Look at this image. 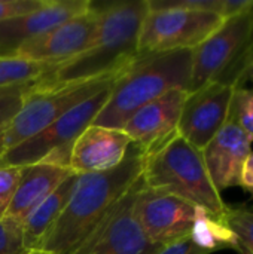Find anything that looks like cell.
I'll return each mask as SVG.
<instances>
[{
  "instance_id": "cell-16",
  "label": "cell",
  "mask_w": 253,
  "mask_h": 254,
  "mask_svg": "<svg viewBox=\"0 0 253 254\" xmlns=\"http://www.w3.org/2000/svg\"><path fill=\"white\" fill-rule=\"evenodd\" d=\"M252 143L245 131L227 122L201 150L209 177L219 193L228 188L240 186L242 170L252 152Z\"/></svg>"
},
{
  "instance_id": "cell-5",
  "label": "cell",
  "mask_w": 253,
  "mask_h": 254,
  "mask_svg": "<svg viewBox=\"0 0 253 254\" xmlns=\"http://www.w3.org/2000/svg\"><path fill=\"white\" fill-rule=\"evenodd\" d=\"M253 65V9L224 19L221 27L192 49L189 92L219 83L240 88Z\"/></svg>"
},
{
  "instance_id": "cell-8",
  "label": "cell",
  "mask_w": 253,
  "mask_h": 254,
  "mask_svg": "<svg viewBox=\"0 0 253 254\" xmlns=\"http://www.w3.org/2000/svg\"><path fill=\"white\" fill-rule=\"evenodd\" d=\"M224 22L216 13L183 9H151L143 19L137 54L192 51Z\"/></svg>"
},
{
  "instance_id": "cell-9",
  "label": "cell",
  "mask_w": 253,
  "mask_h": 254,
  "mask_svg": "<svg viewBox=\"0 0 253 254\" xmlns=\"http://www.w3.org/2000/svg\"><path fill=\"white\" fill-rule=\"evenodd\" d=\"M133 208L145 235L154 244L166 247L189 238L197 207L176 196L152 192L142 185Z\"/></svg>"
},
{
  "instance_id": "cell-14",
  "label": "cell",
  "mask_w": 253,
  "mask_h": 254,
  "mask_svg": "<svg viewBox=\"0 0 253 254\" xmlns=\"http://www.w3.org/2000/svg\"><path fill=\"white\" fill-rule=\"evenodd\" d=\"M91 0H49L43 7L0 21V57H13L28 40L88 12Z\"/></svg>"
},
{
  "instance_id": "cell-13",
  "label": "cell",
  "mask_w": 253,
  "mask_h": 254,
  "mask_svg": "<svg viewBox=\"0 0 253 254\" xmlns=\"http://www.w3.org/2000/svg\"><path fill=\"white\" fill-rule=\"evenodd\" d=\"M98 22V7L92 3L91 9L78 15L43 34L25 42L13 57L37 63H61L78 55L89 42Z\"/></svg>"
},
{
  "instance_id": "cell-22",
  "label": "cell",
  "mask_w": 253,
  "mask_h": 254,
  "mask_svg": "<svg viewBox=\"0 0 253 254\" xmlns=\"http://www.w3.org/2000/svg\"><path fill=\"white\" fill-rule=\"evenodd\" d=\"M228 122L239 127L253 140V89L243 86L234 89Z\"/></svg>"
},
{
  "instance_id": "cell-21",
  "label": "cell",
  "mask_w": 253,
  "mask_h": 254,
  "mask_svg": "<svg viewBox=\"0 0 253 254\" xmlns=\"http://www.w3.org/2000/svg\"><path fill=\"white\" fill-rule=\"evenodd\" d=\"M224 222L237 238V250L253 254V207H228Z\"/></svg>"
},
{
  "instance_id": "cell-19",
  "label": "cell",
  "mask_w": 253,
  "mask_h": 254,
  "mask_svg": "<svg viewBox=\"0 0 253 254\" xmlns=\"http://www.w3.org/2000/svg\"><path fill=\"white\" fill-rule=\"evenodd\" d=\"M189 240L207 253H213L222 249L237 250L239 243L236 235L227 226V223L213 217L201 207L195 208V220L189 235Z\"/></svg>"
},
{
  "instance_id": "cell-4",
  "label": "cell",
  "mask_w": 253,
  "mask_h": 254,
  "mask_svg": "<svg viewBox=\"0 0 253 254\" xmlns=\"http://www.w3.org/2000/svg\"><path fill=\"white\" fill-rule=\"evenodd\" d=\"M142 180L146 189L201 207L219 220L227 213L228 205L209 177L201 150L179 134L157 150L143 155Z\"/></svg>"
},
{
  "instance_id": "cell-17",
  "label": "cell",
  "mask_w": 253,
  "mask_h": 254,
  "mask_svg": "<svg viewBox=\"0 0 253 254\" xmlns=\"http://www.w3.org/2000/svg\"><path fill=\"white\" fill-rule=\"evenodd\" d=\"M72 174L69 168L43 162L24 167L19 185L4 217L22 225L27 216Z\"/></svg>"
},
{
  "instance_id": "cell-28",
  "label": "cell",
  "mask_w": 253,
  "mask_h": 254,
  "mask_svg": "<svg viewBox=\"0 0 253 254\" xmlns=\"http://www.w3.org/2000/svg\"><path fill=\"white\" fill-rule=\"evenodd\" d=\"M240 186L253 195V152H251V155L248 156V159L243 165Z\"/></svg>"
},
{
  "instance_id": "cell-29",
  "label": "cell",
  "mask_w": 253,
  "mask_h": 254,
  "mask_svg": "<svg viewBox=\"0 0 253 254\" xmlns=\"http://www.w3.org/2000/svg\"><path fill=\"white\" fill-rule=\"evenodd\" d=\"M7 127H9V122H0V158L3 155V152H1V140H3V134L7 129Z\"/></svg>"
},
{
  "instance_id": "cell-7",
  "label": "cell",
  "mask_w": 253,
  "mask_h": 254,
  "mask_svg": "<svg viewBox=\"0 0 253 254\" xmlns=\"http://www.w3.org/2000/svg\"><path fill=\"white\" fill-rule=\"evenodd\" d=\"M112 88L113 85L81 103L37 135L7 150L0 158V167H28L43 162L69 168L75 140L92 124L94 118L106 104Z\"/></svg>"
},
{
  "instance_id": "cell-25",
  "label": "cell",
  "mask_w": 253,
  "mask_h": 254,
  "mask_svg": "<svg viewBox=\"0 0 253 254\" xmlns=\"http://www.w3.org/2000/svg\"><path fill=\"white\" fill-rule=\"evenodd\" d=\"M24 167H0V219L4 217L15 190L19 185Z\"/></svg>"
},
{
  "instance_id": "cell-23",
  "label": "cell",
  "mask_w": 253,
  "mask_h": 254,
  "mask_svg": "<svg viewBox=\"0 0 253 254\" xmlns=\"http://www.w3.org/2000/svg\"><path fill=\"white\" fill-rule=\"evenodd\" d=\"M33 83L0 88V122H10L18 115Z\"/></svg>"
},
{
  "instance_id": "cell-27",
  "label": "cell",
  "mask_w": 253,
  "mask_h": 254,
  "mask_svg": "<svg viewBox=\"0 0 253 254\" xmlns=\"http://www.w3.org/2000/svg\"><path fill=\"white\" fill-rule=\"evenodd\" d=\"M155 254H209L207 252L201 250L200 247H197L189 238L166 246L163 249H160Z\"/></svg>"
},
{
  "instance_id": "cell-3",
  "label": "cell",
  "mask_w": 253,
  "mask_h": 254,
  "mask_svg": "<svg viewBox=\"0 0 253 254\" xmlns=\"http://www.w3.org/2000/svg\"><path fill=\"white\" fill-rule=\"evenodd\" d=\"M191 70L192 51L139 55L116 80L91 125L122 129L131 115L169 91L189 92Z\"/></svg>"
},
{
  "instance_id": "cell-11",
  "label": "cell",
  "mask_w": 253,
  "mask_h": 254,
  "mask_svg": "<svg viewBox=\"0 0 253 254\" xmlns=\"http://www.w3.org/2000/svg\"><path fill=\"white\" fill-rule=\"evenodd\" d=\"M234 88L210 83L188 92L177 134L191 146L203 150L227 125Z\"/></svg>"
},
{
  "instance_id": "cell-18",
  "label": "cell",
  "mask_w": 253,
  "mask_h": 254,
  "mask_svg": "<svg viewBox=\"0 0 253 254\" xmlns=\"http://www.w3.org/2000/svg\"><path fill=\"white\" fill-rule=\"evenodd\" d=\"M76 174L69 176L45 201H42L24 220L22 237L25 252L33 254L40 243L45 240L51 228L58 220L61 211L64 210L69 198L72 196L75 186L78 183Z\"/></svg>"
},
{
  "instance_id": "cell-1",
  "label": "cell",
  "mask_w": 253,
  "mask_h": 254,
  "mask_svg": "<svg viewBox=\"0 0 253 254\" xmlns=\"http://www.w3.org/2000/svg\"><path fill=\"white\" fill-rule=\"evenodd\" d=\"M142 168L143 153L131 144L116 168L79 176L58 220L33 254H76L142 177Z\"/></svg>"
},
{
  "instance_id": "cell-24",
  "label": "cell",
  "mask_w": 253,
  "mask_h": 254,
  "mask_svg": "<svg viewBox=\"0 0 253 254\" xmlns=\"http://www.w3.org/2000/svg\"><path fill=\"white\" fill-rule=\"evenodd\" d=\"M0 254H30L24 247L22 225L6 217L0 219Z\"/></svg>"
},
{
  "instance_id": "cell-6",
  "label": "cell",
  "mask_w": 253,
  "mask_h": 254,
  "mask_svg": "<svg viewBox=\"0 0 253 254\" xmlns=\"http://www.w3.org/2000/svg\"><path fill=\"white\" fill-rule=\"evenodd\" d=\"M128 67L106 76L60 85H42L36 80L25 97L22 109L9 122L7 129L3 134V155L15 146L37 135L81 103L115 85Z\"/></svg>"
},
{
  "instance_id": "cell-30",
  "label": "cell",
  "mask_w": 253,
  "mask_h": 254,
  "mask_svg": "<svg viewBox=\"0 0 253 254\" xmlns=\"http://www.w3.org/2000/svg\"><path fill=\"white\" fill-rule=\"evenodd\" d=\"M248 80H251L253 83V65L251 67V70H249V73H248Z\"/></svg>"
},
{
  "instance_id": "cell-15",
  "label": "cell",
  "mask_w": 253,
  "mask_h": 254,
  "mask_svg": "<svg viewBox=\"0 0 253 254\" xmlns=\"http://www.w3.org/2000/svg\"><path fill=\"white\" fill-rule=\"evenodd\" d=\"M131 144L122 129L89 125L73 143L69 170L76 176L110 171L125 159Z\"/></svg>"
},
{
  "instance_id": "cell-12",
  "label": "cell",
  "mask_w": 253,
  "mask_h": 254,
  "mask_svg": "<svg viewBox=\"0 0 253 254\" xmlns=\"http://www.w3.org/2000/svg\"><path fill=\"white\" fill-rule=\"evenodd\" d=\"M186 95L188 92L183 89L169 91L140 107L125 122L122 131L143 155L157 150L177 135V127Z\"/></svg>"
},
{
  "instance_id": "cell-20",
  "label": "cell",
  "mask_w": 253,
  "mask_h": 254,
  "mask_svg": "<svg viewBox=\"0 0 253 254\" xmlns=\"http://www.w3.org/2000/svg\"><path fill=\"white\" fill-rule=\"evenodd\" d=\"M57 64L37 63L19 57H0V88L27 85L49 74Z\"/></svg>"
},
{
  "instance_id": "cell-10",
  "label": "cell",
  "mask_w": 253,
  "mask_h": 254,
  "mask_svg": "<svg viewBox=\"0 0 253 254\" xmlns=\"http://www.w3.org/2000/svg\"><path fill=\"white\" fill-rule=\"evenodd\" d=\"M142 185L140 177L76 254H155L163 249L145 235L134 216V199Z\"/></svg>"
},
{
  "instance_id": "cell-2",
  "label": "cell",
  "mask_w": 253,
  "mask_h": 254,
  "mask_svg": "<svg viewBox=\"0 0 253 254\" xmlns=\"http://www.w3.org/2000/svg\"><path fill=\"white\" fill-rule=\"evenodd\" d=\"M97 7L98 22L86 46L40 77L39 83L60 85L106 76L128 67L139 57L137 42L149 1H113Z\"/></svg>"
},
{
  "instance_id": "cell-26",
  "label": "cell",
  "mask_w": 253,
  "mask_h": 254,
  "mask_svg": "<svg viewBox=\"0 0 253 254\" xmlns=\"http://www.w3.org/2000/svg\"><path fill=\"white\" fill-rule=\"evenodd\" d=\"M48 1L49 0H0V21L34 12Z\"/></svg>"
}]
</instances>
